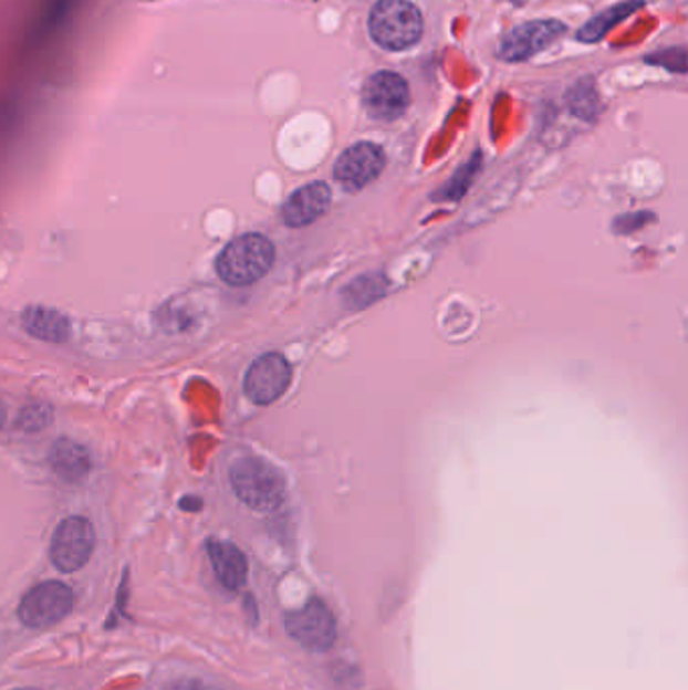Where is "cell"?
Masks as SVG:
<instances>
[{
	"mask_svg": "<svg viewBox=\"0 0 688 690\" xmlns=\"http://www.w3.org/2000/svg\"><path fill=\"white\" fill-rule=\"evenodd\" d=\"M51 422H53V408L49 404L43 402L29 404L17 416L19 430L29 432V435L45 430Z\"/></svg>",
	"mask_w": 688,
	"mask_h": 690,
	"instance_id": "cell-17",
	"label": "cell"
},
{
	"mask_svg": "<svg viewBox=\"0 0 688 690\" xmlns=\"http://www.w3.org/2000/svg\"><path fill=\"white\" fill-rule=\"evenodd\" d=\"M166 690H218L215 687H210L208 682L195 679L176 680L170 687H166Z\"/></svg>",
	"mask_w": 688,
	"mask_h": 690,
	"instance_id": "cell-19",
	"label": "cell"
},
{
	"mask_svg": "<svg viewBox=\"0 0 688 690\" xmlns=\"http://www.w3.org/2000/svg\"><path fill=\"white\" fill-rule=\"evenodd\" d=\"M369 35L388 51L416 45L425 31L423 14L408 0H378L369 12Z\"/></svg>",
	"mask_w": 688,
	"mask_h": 690,
	"instance_id": "cell-3",
	"label": "cell"
},
{
	"mask_svg": "<svg viewBox=\"0 0 688 690\" xmlns=\"http://www.w3.org/2000/svg\"><path fill=\"white\" fill-rule=\"evenodd\" d=\"M362 104L369 117L378 122H394L410 105L408 83L394 71H378L366 81Z\"/></svg>",
	"mask_w": 688,
	"mask_h": 690,
	"instance_id": "cell-8",
	"label": "cell"
},
{
	"mask_svg": "<svg viewBox=\"0 0 688 690\" xmlns=\"http://www.w3.org/2000/svg\"><path fill=\"white\" fill-rule=\"evenodd\" d=\"M332 207V190L325 182H310L289 196L281 208V219L289 229L310 227Z\"/></svg>",
	"mask_w": 688,
	"mask_h": 690,
	"instance_id": "cell-11",
	"label": "cell"
},
{
	"mask_svg": "<svg viewBox=\"0 0 688 690\" xmlns=\"http://www.w3.org/2000/svg\"><path fill=\"white\" fill-rule=\"evenodd\" d=\"M207 552L218 582L230 592L242 589L249 577V564L244 553L234 543L220 540H208Z\"/></svg>",
	"mask_w": 688,
	"mask_h": 690,
	"instance_id": "cell-12",
	"label": "cell"
},
{
	"mask_svg": "<svg viewBox=\"0 0 688 690\" xmlns=\"http://www.w3.org/2000/svg\"><path fill=\"white\" fill-rule=\"evenodd\" d=\"M567 31L565 24L548 19V21H531L519 24L501 41L499 58L509 63H519L541 53L543 49L553 45Z\"/></svg>",
	"mask_w": 688,
	"mask_h": 690,
	"instance_id": "cell-10",
	"label": "cell"
},
{
	"mask_svg": "<svg viewBox=\"0 0 688 690\" xmlns=\"http://www.w3.org/2000/svg\"><path fill=\"white\" fill-rule=\"evenodd\" d=\"M229 483L242 505L259 513L277 511L288 496V481L283 472L269 460L254 454H244L230 462Z\"/></svg>",
	"mask_w": 688,
	"mask_h": 690,
	"instance_id": "cell-1",
	"label": "cell"
},
{
	"mask_svg": "<svg viewBox=\"0 0 688 690\" xmlns=\"http://www.w3.org/2000/svg\"><path fill=\"white\" fill-rule=\"evenodd\" d=\"M293 380V368L288 357L271 352L257 357L244 374L242 390L244 396L257 406L277 402L289 390Z\"/></svg>",
	"mask_w": 688,
	"mask_h": 690,
	"instance_id": "cell-7",
	"label": "cell"
},
{
	"mask_svg": "<svg viewBox=\"0 0 688 690\" xmlns=\"http://www.w3.org/2000/svg\"><path fill=\"white\" fill-rule=\"evenodd\" d=\"M4 422H7V408H4V404L0 400V430H2Z\"/></svg>",
	"mask_w": 688,
	"mask_h": 690,
	"instance_id": "cell-21",
	"label": "cell"
},
{
	"mask_svg": "<svg viewBox=\"0 0 688 690\" xmlns=\"http://www.w3.org/2000/svg\"><path fill=\"white\" fill-rule=\"evenodd\" d=\"M24 332L45 344H67L71 339V322L61 311L45 305H29L21 313Z\"/></svg>",
	"mask_w": 688,
	"mask_h": 690,
	"instance_id": "cell-13",
	"label": "cell"
},
{
	"mask_svg": "<svg viewBox=\"0 0 688 690\" xmlns=\"http://www.w3.org/2000/svg\"><path fill=\"white\" fill-rule=\"evenodd\" d=\"M386 289H388V279L379 273L357 276L342 291L345 310H364L374 301H378L386 293Z\"/></svg>",
	"mask_w": 688,
	"mask_h": 690,
	"instance_id": "cell-15",
	"label": "cell"
},
{
	"mask_svg": "<svg viewBox=\"0 0 688 690\" xmlns=\"http://www.w3.org/2000/svg\"><path fill=\"white\" fill-rule=\"evenodd\" d=\"M275 263V247L259 232L241 234L217 257V275L230 288H249L261 281Z\"/></svg>",
	"mask_w": 688,
	"mask_h": 690,
	"instance_id": "cell-2",
	"label": "cell"
},
{
	"mask_svg": "<svg viewBox=\"0 0 688 690\" xmlns=\"http://www.w3.org/2000/svg\"><path fill=\"white\" fill-rule=\"evenodd\" d=\"M75 606L73 592L63 582H43L29 589L19 604V620L27 628H51L65 620Z\"/></svg>",
	"mask_w": 688,
	"mask_h": 690,
	"instance_id": "cell-5",
	"label": "cell"
},
{
	"mask_svg": "<svg viewBox=\"0 0 688 690\" xmlns=\"http://www.w3.org/2000/svg\"><path fill=\"white\" fill-rule=\"evenodd\" d=\"M178 506L183 509V511H188V513H196V511H200L202 509V501L195 495H186L178 501Z\"/></svg>",
	"mask_w": 688,
	"mask_h": 690,
	"instance_id": "cell-20",
	"label": "cell"
},
{
	"mask_svg": "<svg viewBox=\"0 0 688 690\" xmlns=\"http://www.w3.org/2000/svg\"><path fill=\"white\" fill-rule=\"evenodd\" d=\"M95 550L92 521L81 515L63 519L51 537L49 557L59 572L75 574L90 564Z\"/></svg>",
	"mask_w": 688,
	"mask_h": 690,
	"instance_id": "cell-4",
	"label": "cell"
},
{
	"mask_svg": "<svg viewBox=\"0 0 688 690\" xmlns=\"http://www.w3.org/2000/svg\"><path fill=\"white\" fill-rule=\"evenodd\" d=\"M283 624L289 636L311 652H327L337 640L335 618L322 599H310L303 608L288 611Z\"/></svg>",
	"mask_w": 688,
	"mask_h": 690,
	"instance_id": "cell-6",
	"label": "cell"
},
{
	"mask_svg": "<svg viewBox=\"0 0 688 690\" xmlns=\"http://www.w3.org/2000/svg\"><path fill=\"white\" fill-rule=\"evenodd\" d=\"M14 690H37V689H14Z\"/></svg>",
	"mask_w": 688,
	"mask_h": 690,
	"instance_id": "cell-22",
	"label": "cell"
},
{
	"mask_svg": "<svg viewBox=\"0 0 688 690\" xmlns=\"http://www.w3.org/2000/svg\"><path fill=\"white\" fill-rule=\"evenodd\" d=\"M479 164H481V156L477 154L467 166H462L457 176L445 186L442 190V198L445 200H459L460 196L467 195V190L471 188L475 176L479 172Z\"/></svg>",
	"mask_w": 688,
	"mask_h": 690,
	"instance_id": "cell-18",
	"label": "cell"
},
{
	"mask_svg": "<svg viewBox=\"0 0 688 690\" xmlns=\"http://www.w3.org/2000/svg\"><path fill=\"white\" fill-rule=\"evenodd\" d=\"M386 166V154L372 142H357L337 158L333 176L345 190L357 192L378 178Z\"/></svg>",
	"mask_w": 688,
	"mask_h": 690,
	"instance_id": "cell-9",
	"label": "cell"
},
{
	"mask_svg": "<svg viewBox=\"0 0 688 690\" xmlns=\"http://www.w3.org/2000/svg\"><path fill=\"white\" fill-rule=\"evenodd\" d=\"M51 469L65 483H83L92 471L90 450L70 438H59L51 449Z\"/></svg>",
	"mask_w": 688,
	"mask_h": 690,
	"instance_id": "cell-14",
	"label": "cell"
},
{
	"mask_svg": "<svg viewBox=\"0 0 688 690\" xmlns=\"http://www.w3.org/2000/svg\"><path fill=\"white\" fill-rule=\"evenodd\" d=\"M634 9H638V2L619 4V7H614L612 11L602 12L597 19L585 24L584 29H582V33H580V39H584V41H597L600 36L606 33V29L619 23V21H622L624 17H628V12L634 11Z\"/></svg>",
	"mask_w": 688,
	"mask_h": 690,
	"instance_id": "cell-16",
	"label": "cell"
}]
</instances>
